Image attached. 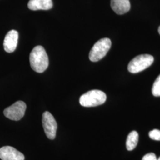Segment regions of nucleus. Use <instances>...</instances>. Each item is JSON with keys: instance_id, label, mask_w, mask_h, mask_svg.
I'll return each instance as SVG.
<instances>
[{"instance_id": "1", "label": "nucleus", "mask_w": 160, "mask_h": 160, "mask_svg": "<svg viewBox=\"0 0 160 160\" xmlns=\"http://www.w3.org/2000/svg\"><path fill=\"white\" fill-rule=\"evenodd\" d=\"M32 68L38 73L43 72L49 65V59L46 51L42 46L34 47L30 54Z\"/></svg>"}, {"instance_id": "2", "label": "nucleus", "mask_w": 160, "mask_h": 160, "mask_svg": "<svg viewBox=\"0 0 160 160\" xmlns=\"http://www.w3.org/2000/svg\"><path fill=\"white\" fill-rule=\"evenodd\" d=\"M107 96L104 92L98 90H93L82 95L80 97V103L84 107H95L103 104Z\"/></svg>"}, {"instance_id": "3", "label": "nucleus", "mask_w": 160, "mask_h": 160, "mask_svg": "<svg viewBox=\"0 0 160 160\" xmlns=\"http://www.w3.org/2000/svg\"><path fill=\"white\" fill-rule=\"evenodd\" d=\"M112 46L109 38H103L97 41L92 46L89 53V59L92 62H97L104 57Z\"/></svg>"}, {"instance_id": "4", "label": "nucleus", "mask_w": 160, "mask_h": 160, "mask_svg": "<svg viewBox=\"0 0 160 160\" xmlns=\"http://www.w3.org/2000/svg\"><path fill=\"white\" fill-rule=\"evenodd\" d=\"M154 61V57L151 55H140L132 59L129 63L128 71L132 74L138 73L150 67Z\"/></svg>"}, {"instance_id": "5", "label": "nucleus", "mask_w": 160, "mask_h": 160, "mask_svg": "<svg viewBox=\"0 0 160 160\" xmlns=\"http://www.w3.org/2000/svg\"><path fill=\"white\" fill-rule=\"evenodd\" d=\"M26 108V103L23 101H18L6 108L4 110V114L10 120L18 121L24 116Z\"/></svg>"}, {"instance_id": "6", "label": "nucleus", "mask_w": 160, "mask_h": 160, "mask_svg": "<svg viewBox=\"0 0 160 160\" xmlns=\"http://www.w3.org/2000/svg\"><path fill=\"white\" fill-rule=\"evenodd\" d=\"M42 124L47 137L51 140L54 139L56 137L57 123L50 112H45L43 113Z\"/></svg>"}, {"instance_id": "7", "label": "nucleus", "mask_w": 160, "mask_h": 160, "mask_svg": "<svg viewBox=\"0 0 160 160\" xmlns=\"http://www.w3.org/2000/svg\"><path fill=\"white\" fill-rule=\"evenodd\" d=\"M0 159L2 160H24V155L10 146L0 148Z\"/></svg>"}, {"instance_id": "8", "label": "nucleus", "mask_w": 160, "mask_h": 160, "mask_svg": "<svg viewBox=\"0 0 160 160\" xmlns=\"http://www.w3.org/2000/svg\"><path fill=\"white\" fill-rule=\"evenodd\" d=\"M18 33L16 30H12L6 34L4 40V49L8 53H12L16 49L18 43Z\"/></svg>"}, {"instance_id": "9", "label": "nucleus", "mask_w": 160, "mask_h": 160, "mask_svg": "<svg viewBox=\"0 0 160 160\" xmlns=\"http://www.w3.org/2000/svg\"><path fill=\"white\" fill-rule=\"evenodd\" d=\"M111 7L116 14L122 15L131 9L129 0H111Z\"/></svg>"}, {"instance_id": "10", "label": "nucleus", "mask_w": 160, "mask_h": 160, "mask_svg": "<svg viewBox=\"0 0 160 160\" xmlns=\"http://www.w3.org/2000/svg\"><path fill=\"white\" fill-rule=\"evenodd\" d=\"M28 8L33 11L48 10L53 7L52 0H30L28 2Z\"/></svg>"}, {"instance_id": "11", "label": "nucleus", "mask_w": 160, "mask_h": 160, "mask_svg": "<svg viewBox=\"0 0 160 160\" xmlns=\"http://www.w3.org/2000/svg\"><path fill=\"white\" fill-rule=\"evenodd\" d=\"M139 135L137 131H132L128 135L126 139V148L128 151H132L137 145Z\"/></svg>"}, {"instance_id": "12", "label": "nucleus", "mask_w": 160, "mask_h": 160, "mask_svg": "<svg viewBox=\"0 0 160 160\" xmlns=\"http://www.w3.org/2000/svg\"><path fill=\"white\" fill-rule=\"evenodd\" d=\"M152 93L155 97L160 96V75L155 81L152 88Z\"/></svg>"}, {"instance_id": "13", "label": "nucleus", "mask_w": 160, "mask_h": 160, "mask_svg": "<svg viewBox=\"0 0 160 160\" xmlns=\"http://www.w3.org/2000/svg\"><path fill=\"white\" fill-rule=\"evenodd\" d=\"M149 137L155 141H160V131L158 129H154L149 133Z\"/></svg>"}, {"instance_id": "14", "label": "nucleus", "mask_w": 160, "mask_h": 160, "mask_svg": "<svg viewBox=\"0 0 160 160\" xmlns=\"http://www.w3.org/2000/svg\"><path fill=\"white\" fill-rule=\"evenodd\" d=\"M142 160H157L156 155L154 153H149L145 155Z\"/></svg>"}, {"instance_id": "15", "label": "nucleus", "mask_w": 160, "mask_h": 160, "mask_svg": "<svg viewBox=\"0 0 160 160\" xmlns=\"http://www.w3.org/2000/svg\"><path fill=\"white\" fill-rule=\"evenodd\" d=\"M158 33H159V34H160V26L158 28Z\"/></svg>"}, {"instance_id": "16", "label": "nucleus", "mask_w": 160, "mask_h": 160, "mask_svg": "<svg viewBox=\"0 0 160 160\" xmlns=\"http://www.w3.org/2000/svg\"><path fill=\"white\" fill-rule=\"evenodd\" d=\"M160 160V158H158V160Z\"/></svg>"}]
</instances>
